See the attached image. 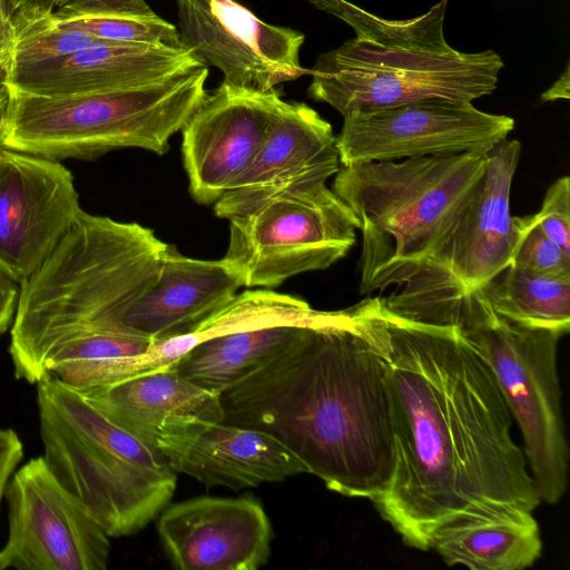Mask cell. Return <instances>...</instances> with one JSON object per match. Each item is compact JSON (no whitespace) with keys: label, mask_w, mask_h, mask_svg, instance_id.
Wrapping results in <instances>:
<instances>
[{"label":"cell","mask_w":570,"mask_h":570,"mask_svg":"<svg viewBox=\"0 0 570 570\" xmlns=\"http://www.w3.org/2000/svg\"><path fill=\"white\" fill-rule=\"evenodd\" d=\"M341 311H317L304 299L271 289H246L207 320L216 335L171 366L196 385L220 394L276 354L301 326L331 323Z\"/></svg>","instance_id":"obj_13"},{"label":"cell","mask_w":570,"mask_h":570,"mask_svg":"<svg viewBox=\"0 0 570 570\" xmlns=\"http://www.w3.org/2000/svg\"><path fill=\"white\" fill-rule=\"evenodd\" d=\"M42 458L110 538L144 529L168 505L176 472L156 443L115 423L49 373L36 383Z\"/></svg>","instance_id":"obj_5"},{"label":"cell","mask_w":570,"mask_h":570,"mask_svg":"<svg viewBox=\"0 0 570 570\" xmlns=\"http://www.w3.org/2000/svg\"><path fill=\"white\" fill-rule=\"evenodd\" d=\"M13 40L12 11L9 0H0V92L10 68Z\"/></svg>","instance_id":"obj_30"},{"label":"cell","mask_w":570,"mask_h":570,"mask_svg":"<svg viewBox=\"0 0 570 570\" xmlns=\"http://www.w3.org/2000/svg\"><path fill=\"white\" fill-rule=\"evenodd\" d=\"M423 323L455 325L488 363L520 428L541 502H559L567 491L569 471L557 366L563 335L500 316L481 289L432 312Z\"/></svg>","instance_id":"obj_7"},{"label":"cell","mask_w":570,"mask_h":570,"mask_svg":"<svg viewBox=\"0 0 570 570\" xmlns=\"http://www.w3.org/2000/svg\"><path fill=\"white\" fill-rule=\"evenodd\" d=\"M340 167L331 124L304 102L283 100L255 158L214 204V212L230 219L286 190L326 183Z\"/></svg>","instance_id":"obj_18"},{"label":"cell","mask_w":570,"mask_h":570,"mask_svg":"<svg viewBox=\"0 0 570 570\" xmlns=\"http://www.w3.org/2000/svg\"><path fill=\"white\" fill-rule=\"evenodd\" d=\"M79 392L115 423L156 444L169 423L223 421L219 394L196 385L173 366Z\"/></svg>","instance_id":"obj_22"},{"label":"cell","mask_w":570,"mask_h":570,"mask_svg":"<svg viewBox=\"0 0 570 570\" xmlns=\"http://www.w3.org/2000/svg\"><path fill=\"white\" fill-rule=\"evenodd\" d=\"M82 213L73 176L59 160L0 147V272L18 286Z\"/></svg>","instance_id":"obj_14"},{"label":"cell","mask_w":570,"mask_h":570,"mask_svg":"<svg viewBox=\"0 0 570 570\" xmlns=\"http://www.w3.org/2000/svg\"><path fill=\"white\" fill-rule=\"evenodd\" d=\"M393 468L372 500L422 551L479 524L527 519L541 503L495 377L455 325L397 316L379 297Z\"/></svg>","instance_id":"obj_1"},{"label":"cell","mask_w":570,"mask_h":570,"mask_svg":"<svg viewBox=\"0 0 570 570\" xmlns=\"http://www.w3.org/2000/svg\"><path fill=\"white\" fill-rule=\"evenodd\" d=\"M19 295V286L0 272V336L12 325Z\"/></svg>","instance_id":"obj_31"},{"label":"cell","mask_w":570,"mask_h":570,"mask_svg":"<svg viewBox=\"0 0 570 570\" xmlns=\"http://www.w3.org/2000/svg\"><path fill=\"white\" fill-rule=\"evenodd\" d=\"M240 287L220 259L190 258L167 244L156 281L127 312L122 326L154 343L181 335L227 305Z\"/></svg>","instance_id":"obj_21"},{"label":"cell","mask_w":570,"mask_h":570,"mask_svg":"<svg viewBox=\"0 0 570 570\" xmlns=\"http://www.w3.org/2000/svg\"><path fill=\"white\" fill-rule=\"evenodd\" d=\"M487 151L341 166L332 190L362 234L360 294L403 285L436 250L473 194Z\"/></svg>","instance_id":"obj_4"},{"label":"cell","mask_w":570,"mask_h":570,"mask_svg":"<svg viewBox=\"0 0 570 570\" xmlns=\"http://www.w3.org/2000/svg\"><path fill=\"white\" fill-rule=\"evenodd\" d=\"M157 531L180 570H256L271 556L268 517L250 497H199L167 505Z\"/></svg>","instance_id":"obj_17"},{"label":"cell","mask_w":570,"mask_h":570,"mask_svg":"<svg viewBox=\"0 0 570 570\" xmlns=\"http://www.w3.org/2000/svg\"><path fill=\"white\" fill-rule=\"evenodd\" d=\"M283 102L281 91L223 82L183 127L181 151L193 198L215 204L249 166Z\"/></svg>","instance_id":"obj_16"},{"label":"cell","mask_w":570,"mask_h":570,"mask_svg":"<svg viewBox=\"0 0 570 570\" xmlns=\"http://www.w3.org/2000/svg\"><path fill=\"white\" fill-rule=\"evenodd\" d=\"M24 451L18 433L0 428V509L7 484L23 459Z\"/></svg>","instance_id":"obj_29"},{"label":"cell","mask_w":570,"mask_h":570,"mask_svg":"<svg viewBox=\"0 0 570 570\" xmlns=\"http://www.w3.org/2000/svg\"><path fill=\"white\" fill-rule=\"evenodd\" d=\"M544 233L570 254V178H558L547 189L541 208L534 214Z\"/></svg>","instance_id":"obj_28"},{"label":"cell","mask_w":570,"mask_h":570,"mask_svg":"<svg viewBox=\"0 0 570 570\" xmlns=\"http://www.w3.org/2000/svg\"><path fill=\"white\" fill-rule=\"evenodd\" d=\"M228 220L222 263L242 286L266 288L328 268L354 246L360 227L326 183L286 190Z\"/></svg>","instance_id":"obj_10"},{"label":"cell","mask_w":570,"mask_h":570,"mask_svg":"<svg viewBox=\"0 0 570 570\" xmlns=\"http://www.w3.org/2000/svg\"><path fill=\"white\" fill-rule=\"evenodd\" d=\"M569 65L558 80L541 95L542 101H553L558 99H569Z\"/></svg>","instance_id":"obj_33"},{"label":"cell","mask_w":570,"mask_h":570,"mask_svg":"<svg viewBox=\"0 0 570 570\" xmlns=\"http://www.w3.org/2000/svg\"><path fill=\"white\" fill-rule=\"evenodd\" d=\"M521 144L503 139L487 151L483 177L436 250L387 297L389 312L406 320L450 306L481 289L510 265L515 243L510 214Z\"/></svg>","instance_id":"obj_9"},{"label":"cell","mask_w":570,"mask_h":570,"mask_svg":"<svg viewBox=\"0 0 570 570\" xmlns=\"http://www.w3.org/2000/svg\"><path fill=\"white\" fill-rule=\"evenodd\" d=\"M515 243L510 265L544 276L570 278V254L552 240L534 214L514 217Z\"/></svg>","instance_id":"obj_27"},{"label":"cell","mask_w":570,"mask_h":570,"mask_svg":"<svg viewBox=\"0 0 570 570\" xmlns=\"http://www.w3.org/2000/svg\"><path fill=\"white\" fill-rule=\"evenodd\" d=\"M53 14L62 27L105 41L181 45L177 27L146 0H70Z\"/></svg>","instance_id":"obj_25"},{"label":"cell","mask_w":570,"mask_h":570,"mask_svg":"<svg viewBox=\"0 0 570 570\" xmlns=\"http://www.w3.org/2000/svg\"><path fill=\"white\" fill-rule=\"evenodd\" d=\"M481 293L500 316L520 325L562 335L570 330V278L507 266Z\"/></svg>","instance_id":"obj_24"},{"label":"cell","mask_w":570,"mask_h":570,"mask_svg":"<svg viewBox=\"0 0 570 570\" xmlns=\"http://www.w3.org/2000/svg\"><path fill=\"white\" fill-rule=\"evenodd\" d=\"M180 43L224 81L268 91L304 73V33L268 24L236 0H177Z\"/></svg>","instance_id":"obj_15"},{"label":"cell","mask_w":570,"mask_h":570,"mask_svg":"<svg viewBox=\"0 0 570 570\" xmlns=\"http://www.w3.org/2000/svg\"><path fill=\"white\" fill-rule=\"evenodd\" d=\"M449 566L472 570H522L542 553L534 515L479 524L442 537L433 547Z\"/></svg>","instance_id":"obj_23"},{"label":"cell","mask_w":570,"mask_h":570,"mask_svg":"<svg viewBox=\"0 0 570 570\" xmlns=\"http://www.w3.org/2000/svg\"><path fill=\"white\" fill-rule=\"evenodd\" d=\"M12 26L13 40L9 72L56 60L98 41H105L62 27L57 22L53 12L46 14L12 13Z\"/></svg>","instance_id":"obj_26"},{"label":"cell","mask_w":570,"mask_h":570,"mask_svg":"<svg viewBox=\"0 0 570 570\" xmlns=\"http://www.w3.org/2000/svg\"><path fill=\"white\" fill-rule=\"evenodd\" d=\"M70 0H9L12 13L46 14L56 11Z\"/></svg>","instance_id":"obj_32"},{"label":"cell","mask_w":570,"mask_h":570,"mask_svg":"<svg viewBox=\"0 0 570 570\" xmlns=\"http://www.w3.org/2000/svg\"><path fill=\"white\" fill-rule=\"evenodd\" d=\"M4 102H6V91L3 88V90L0 92V117H1V114H2V110L4 107Z\"/></svg>","instance_id":"obj_34"},{"label":"cell","mask_w":570,"mask_h":570,"mask_svg":"<svg viewBox=\"0 0 570 570\" xmlns=\"http://www.w3.org/2000/svg\"><path fill=\"white\" fill-rule=\"evenodd\" d=\"M377 297L334 322L298 327L219 394L223 421L279 441L325 487L368 500L389 484L393 435Z\"/></svg>","instance_id":"obj_2"},{"label":"cell","mask_w":570,"mask_h":570,"mask_svg":"<svg viewBox=\"0 0 570 570\" xmlns=\"http://www.w3.org/2000/svg\"><path fill=\"white\" fill-rule=\"evenodd\" d=\"M166 245L138 223L83 212L19 286L9 345L14 376L36 384L48 374V354L76 336L132 332L124 317L156 281Z\"/></svg>","instance_id":"obj_3"},{"label":"cell","mask_w":570,"mask_h":570,"mask_svg":"<svg viewBox=\"0 0 570 570\" xmlns=\"http://www.w3.org/2000/svg\"><path fill=\"white\" fill-rule=\"evenodd\" d=\"M343 118L336 136L341 166L488 151L514 128L509 116L441 99L352 111Z\"/></svg>","instance_id":"obj_12"},{"label":"cell","mask_w":570,"mask_h":570,"mask_svg":"<svg viewBox=\"0 0 570 570\" xmlns=\"http://www.w3.org/2000/svg\"><path fill=\"white\" fill-rule=\"evenodd\" d=\"M157 445L176 473L210 488L239 490L306 473L304 464L272 435L224 422L169 423L159 432Z\"/></svg>","instance_id":"obj_19"},{"label":"cell","mask_w":570,"mask_h":570,"mask_svg":"<svg viewBox=\"0 0 570 570\" xmlns=\"http://www.w3.org/2000/svg\"><path fill=\"white\" fill-rule=\"evenodd\" d=\"M502 67L491 49L466 53L355 37L317 57L307 94L342 116L433 99L472 102L497 89Z\"/></svg>","instance_id":"obj_8"},{"label":"cell","mask_w":570,"mask_h":570,"mask_svg":"<svg viewBox=\"0 0 570 570\" xmlns=\"http://www.w3.org/2000/svg\"><path fill=\"white\" fill-rule=\"evenodd\" d=\"M3 498L9 533L0 570H104L109 535L55 476L42 455L11 475Z\"/></svg>","instance_id":"obj_11"},{"label":"cell","mask_w":570,"mask_h":570,"mask_svg":"<svg viewBox=\"0 0 570 570\" xmlns=\"http://www.w3.org/2000/svg\"><path fill=\"white\" fill-rule=\"evenodd\" d=\"M208 68L126 89L45 97L7 90L0 147L55 160L121 148L164 155L205 98Z\"/></svg>","instance_id":"obj_6"},{"label":"cell","mask_w":570,"mask_h":570,"mask_svg":"<svg viewBox=\"0 0 570 570\" xmlns=\"http://www.w3.org/2000/svg\"><path fill=\"white\" fill-rule=\"evenodd\" d=\"M203 66L183 45L98 41L72 55L12 70L3 88L61 97L159 81Z\"/></svg>","instance_id":"obj_20"}]
</instances>
